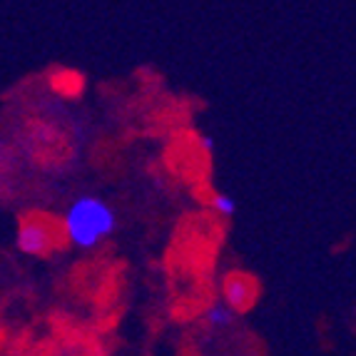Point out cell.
Segmentation results:
<instances>
[{
    "mask_svg": "<svg viewBox=\"0 0 356 356\" xmlns=\"http://www.w3.org/2000/svg\"><path fill=\"white\" fill-rule=\"evenodd\" d=\"M118 214L113 204L97 195H80L65 207L60 217L63 239L77 250H95L113 237Z\"/></svg>",
    "mask_w": 356,
    "mask_h": 356,
    "instance_id": "1",
    "label": "cell"
},
{
    "mask_svg": "<svg viewBox=\"0 0 356 356\" xmlns=\"http://www.w3.org/2000/svg\"><path fill=\"white\" fill-rule=\"evenodd\" d=\"M63 242V232L48 217L40 214H30L25 220H20L18 234H15V244L18 250L28 257H48L50 252L58 250V244Z\"/></svg>",
    "mask_w": 356,
    "mask_h": 356,
    "instance_id": "2",
    "label": "cell"
},
{
    "mask_svg": "<svg viewBox=\"0 0 356 356\" xmlns=\"http://www.w3.org/2000/svg\"><path fill=\"white\" fill-rule=\"evenodd\" d=\"M222 291H225V304L232 312H244V309H250L257 299L254 280H252L250 274H242V272L227 274Z\"/></svg>",
    "mask_w": 356,
    "mask_h": 356,
    "instance_id": "3",
    "label": "cell"
},
{
    "mask_svg": "<svg viewBox=\"0 0 356 356\" xmlns=\"http://www.w3.org/2000/svg\"><path fill=\"white\" fill-rule=\"evenodd\" d=\"M232 321H234V312H232L225 302L212 304V307H207V312H204V324H207L209 329H214V332H222V329L232 327Z\"/></svg>",
    "mask_w": 356,
    "mask_h": 356,
    "instance_id": "4",
    "label": "cell"
},
{
    "mask_svg": "<svg viewBox=\"0 0 356 356\" xmlns=\"http://www.w3.org/2000/svg\"><path fill=\"white\" fill-rule=\"evenodd\" d=\"M209 204H212L214 214H217V217H225V220L234 217V212H237V200L232 195H227V192H214Z\"/></svg>",
    "mask_w": 356,
    "mask_h": 356,
    "instance_id": "5",
    "label": "cell"
},
{
    "mask_svg": "<svg viewBox=\"0 0 356 356\" xmlns=\"http://www.w3.org/2000/svg\"><path fill=\"white\" fill-rule=\"evenodd\" d=\"M200 145L204 147V152H214V137L212 135H200Z\"/></svg>",
    "mask_w": 356,
    "mask_h": 356,
    "instance_id": "6",
    "label": "cell"
}]
</instances>
